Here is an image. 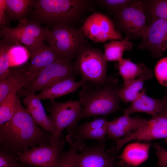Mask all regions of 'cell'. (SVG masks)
<instances>
[{
    "mask_svg": "<svg viewBox=\"0 0 167 167\" xmlns=\"http://www.w3.org/2000/svg\"><path fill=\"white\" fill-rule=\"evenodd\" d=\"M51 135L35 123L20 101L11 119L0 125V149L18 156L35 146L50 145Z\"/></svg>",
    "mask_w": 167,
    "mask_h": 167,
    "instance_id": "6da1fadb",
    "label": "cell"
},
{
    "mask_svg": "<svg viewBox=\"0 0 167 167\" xmlns=\"http://www.w3.org/2000/svg\"><path fill=\"white\" fill-rule=\"evenodd\" d=\"M118 79L112 76L103 83L93 84L85 81L79 93L82 110L81 119L90 116H106L122 109L118 94Z\"/></svg>",
    "mask_w": 167,
    "mask_h": 167,
    "instance_id": "7a4b0ae2",
    "label": "cell"
},
{
    "mask_svg": "<svg viewBox=\"0 0 167 167\" xmlns=\"http://www.w3.org/2000/svg\"><path fill=\"white\" fill-rule=\"evenodd\" d=\"M86 0H39L33 6L39 21L54 26L70 25L77 21L91 6Z\"/></svg>",
    "mask_w": 167,
    "mask_h": 167,
    "instance_id": "3957f363",
    "label": "cell"
},
{
    "mask_svg": "<svg viewBox=\"0 0 167 167\" xmlns=\"http://www.w3.org/2000/svg\"><path fill=\"white\" fill-rule=\"evenodd\" d=\"M77 74L72 59L61 58L41 70L28 85L18 92L25 96L35 94L65 79L76 77Z\"/></svg>",
    "mask_w": 167,
    "mask_h": 167,
    "instance_id": "277c9868",
    "label": "cell"
},
{
    "mask_svg": "<svg viewBox=\"0 0 167 167\" xmlns=\"http://www.w3.org/2000/svg\"><path fill=\"white\" fill-rule=\"evenodd\" d=\"M48 109L54 128L50 145L54 146L59 142L62 132L66 127L71 134L77 127V122L81 119L82 107L79 101L71 99L61 103L54 100L51 101Z\"/></svg>",
    "mask_w": 167,
    "mask_h": 167,
    "instance_id": "5b68a950",
    "label": "cell"
},
{
    "mask_svg": "<svg viewBox=\"0 0 167 167\" xmlns=\"http://www.w3.org/2000/svg\"><path fill=\"white\" fill-rule=\"evenodd\" d=\"M75 57L74 64L82 78L95 84L105 81L107 77V61L100 50L84 45Z\"/></svg>",
    "mask_w": 167,
    "mask_h": 167,
    "instance_id": "8992f818",
    "label": "cell"
},
{
    "mask_svg": "<svg viewBox=\"0 0 167 167\" xmlns=\"http://www.w3.org/2000/svg\"><path fill=\"white\" fill-rule=\"evenodd\" d=\"M49 31L37 22L23 18L15 27L0 26V34L3 41L11 45L23 44L28 49L46 41Z\"/></svg>",
    "mask_w": 167,
    "mask_h": 167,
    "instance_id": "52a82bcc",
    "label": "cell"
},
{
    "mask_svg": "<svg viewBox=\"0 0 167 167\" xmlns=\"http://www.w3.org/2000/svg\"><path fill=\"white\" fill-rule=\"evenodd\" d=\"M84 37L81 28L60 25L49 30L46 41L61 58L72 59L84 45Z\"/></svg>",
    "mask_w": 167,
    "mask_h": 167,
    "instance_id": "ba28073f",
    "label": "cell"
},
{
    "mask_svg": "<svg viewBox=\"0 0 167 167\" xmlns=\"http://www.w3.org/2000/svg\"><path fill=\"white\" fill-rule=\"evenodd\" d=\"M115 27L120 33L129 39L142 37L148 24L147 15L142 0H134L126 8L114 16Z\"/></svg>",
    "mask_w": 167,
    "mask_h": 167,
    "instance_id": "9c48e42d",
    "label": "cell"
},
{
    "mask_svg": "<svg viewBox=\"0 0 167 167\" xmlns=\"http://www.w3.org/2000/svg\"><path fill=\"white\" fill-rule=\"evenodd\" d=\"M81 28L85 37L96 43L123 39L116 30L113 21L99 12H94L87 18Z\"/></svg>",
    "mask_w": 167,
    "mask_h": 167,
    "instance_id": "30bf717a",
    "label": "cell"
},
{
    "mask_svg": "<svg viewBox=\"0 0 167 167\" xmlns=\"http://www.w3.org/2000/svg\"><path fill=\"white\" fill-rule=\"evenodd\" d=\"M65 140L61 139L56 145L35 146L18 155L20 162L37 167H60Z\"/></svg>",
    "mask_w": 167,
    "mask_h": 167,
    "instance_id": "8fae6325",
    "label": "cell"
},
{
    "mask_svg": "<svg viewBox=\"0 0 167 167\" xmlns=\"http://www.w3.org/2000/svg\"><path fill=\"white\" fill-rule=\"evenodd\" d=\"M138 48L148 51L152 58L161 57L167 50V19L158 18L149 23Z\"/></svg>",
    "mask_w": 167,
    "mask_h": 167,
    "instance_id": "7c38bea8",
    "label": "cell"
},
{
    "mask_svg": "<svg viewBox=\"0 0 167 167\" xmlns=\"http://www.w3.org/2000/svg\"><path fill=\"white\" fill-rule=\"evenodd\" d=\"M167 138V112L152 116L139 130L117 140L116 149H119L132 140L151 141Z\"/></svg>",
    "mask_w": 167,
    "mask_h": 167,
    "instance_id": "4fadbf2b",
    "label": "cell"
},
{
    "mask_svg": "<svg viewBox=\"0 0 167 167\" xmlns=\"http://www.w3.org/2000/svg\"><path fill=\"white\" fill-rule=\"evenodd\" d=\"M104 143L86 147L77 153L75 161L78 167H118L116 158L112 156L110 151L105 150Z\"/></svg>",
    "mask_w": 167,
    "mask_h": 167,
    "instance_id": "5bb4252c",
    "label": "cell"
},
{
    "mask_svg": "<svg viewBox=\"0 0 167 167\" xmlns=\"http://www.w3.org/2000/svg\"><path fill=\"white\" fill-rule=\"evenodd\" d=\"M148 120L133 118L123 114L116 118L107 124L108 137L112 139H118L124 138L139 130Z\"/></svg>",
    "mask_w": 167,
    "mask_h": 167,
    "instance_id": "9a60e30c",
    "label": "cell"
},
{
    "mask_svg": "<svg viewBox=\"0 0 167 167\" xmlns=\"http://www.w3.org/2000/svg\"><path fill=\"white\" fill-rule=\"evenodd\" d=\"M28 50L31 59L28 74L34 77L41 70L62 58L44 42Z\"/></svg>",
    "mask_w": 167,
    "mask_h": 167,
    "instance_id": "2e32d148",
    "label": "cell"
},
{
    "mask_svg": "<svg viewBox=\"0 0 167 167\" xmlns=\"http://www.w3.org/2000/svg\"><path fill=\"white\" fill-rule=\"evenodd\" d=\"M33 78L28 74V70L10 69L7 75L0 80V102L13 91L18 92L27 86Z\"/></svg>",
    "mask_w": 167,
    "mask_h": 167,
    "instance_id": "e0dca14e",
    "label": "cell"
},
{
    "mask_svg": "<svg viewBox=\"0 0 167 167\" xmlns=\"http://www.w3.org/2000/svg\"><path fill=\"white\" fill-rule=\"evenodd\" d=\"M146 90L144 89L138 97L131 102L129 107L124 111V114L129 116L137 112L147 113L152 116L166 112L164 101L161 99L152 98L145 94Z\"/></svg>",
    "mask_w": 167,
    "mask_h": 167,
    "instance_id": "ac0fdd59",
    "label": "cell"
},
{
    "mask_svg": "<svg viewBox=\"0 0 167 167\" xmlns=\"http://www.w3.org/2000/svg\"><path fill=\"white\" fill-rule=\"evenodd\" d=\"M23 103L35 123L52 135L54 132L52 123L46 114L41 100L35 94L26 96Z\"/></svg>",
    "mask_w": 167,
    "mask_h": 167,
    "instance_id": "d6986e66",
    "label": "cell"
},
{
    "mask_svg": "<svg viewBox=\"0 0 167 167\" xmlns=\"http://www.w3.org/2000/svg\"><path fill=\"white\" fill-rule=\"evenodd\" d=\"M76 77L65 79L43 90L36 96L41 100L51 101L65 95L76 92L85 82L83 78L79 81H75Z\"/></svg>",
    "mask_w": 167,
    "mask_h": 167,
    "instance_id": "ffe728a7",
    "label": "cell"
},
{
    "mask_svg": "<svg viewBox=\"0 0 167 167\" xmlns=\"http://www.w3.org/2000/svg\"><path fill=\"white\" fill-rule=\"evenodd\" d=\"M152 144L151 143L130 144L125 148L118 158L133 167H137L148 158L149 151Z\"/></svg>",
    "mask_w": 167,
    "mask_h": 167,
    "instance_id": "44dd1931",
    "label": "cell"
},
{
    "mask_svg": "<svg viewBox=\"0 0 167 167\" xmlns=\"http://www.w3.org/2000/svg\"><path fill=\"white\" fill-rule=\"evenodd\" d=\"M153 76L152 71L147 68L138 77L126 86L118 88V94L121 100L126 103L131 102L138 96L144 89V84L146 81Z\"/></svg>",
    "mask_w": 167,
    "mask_h": 167,
    "instance_id": "7402d4cb",
    "label": "cell"
},
{
    "mask_svg": "<svg viewBox=\"0 0 167 167\" xmlns=\"http://www.w3.org/2000/svg\"><path fill=\"white\" fill-rule=\"evenodd\" d=\"M133 45L126 37L121 40H113L104 45L105 58L107 61L118 62L122 58L124 51H131Z\"/></svg>",
    "mask_w": 167,
    "mask_h": 167,
    "instance_id": "603a6c76",
    "label": "cell"
},
{
    "mask_svg": "<svg viewBox=\"0 0 167 167\" xmlns=\"http://www.w3.org/2000/svg\"><path fill=\"white\" fill-rule=\"evenodd\" d=\"M123 80V87L138 77L147 68L143 63H135L128 58H122L117 66Z\"/></svg>",
    "mask_w": 167,
    "mask_h": 167,
    "instance_id": "cb8c5ba5",
    "label": "cell"
},
{
    "mask_svg": "<svg viewBox=\"0 0 167 167\" xmlns=\"http://www.w3.org/2000/svg\"><path fill=\"white\" fill-rule=\"evenodd\" d=\"M66 139L70 144V148L67 152L62 153L60 167H78L75 155L78 150H81L84 148L85 144L78 136L74 134L67 135Z\"/></svg>",
    "mask_w": 167,
    "mask_h": 167,
    "instance_id": "d4e9b609",
    "label": "cell"
},
{
    "mask_svg": "<svg viewBox=\"0 0 167 167\" xmlns=\"http://www.w3.org/2000/svg\"><path fill=\"white\" fill-rule=\"evenodd\" d=\"M149 23L158 18L167 19V0L142 1Z\"/></svg>",
    "mask_w": 167,
    "mask_h": 167,
    "instance_id": "484cf974",
    "label": "cell"
},
{
    "mask_svg": "<svg viewBox=\"0 0 167 167\" xmlns=\"http://www.w3.org/2000/svg\"><path fill=\"white\" fill-rule=\"evenodd\" d=\"M6 15L11 20L22 19L35 1L32 0H6Z\"/></svg>",
    "mask_w": 167,
    "mask_h": 167,
    "instance_id": "4316f807",
    "label": "cell"
},
{
    "mask_svg": "<svg viewBox=\"0 0 167 167\" xmlns=\"http://www.w3.org/2000/svg\"><path fill=\"white\" fill-rule=\"evenodd\" d=\"M17 92L13 91L0 102V125L9 121L14 114L20 101Z\"/></svg>",
    "mask_w": 167,
    "mask_h": 167,
    "instance_id": "83f0119b",
    "label": "cell"
},
{
    "mask_svg": "<svg viewBox=\"0 0 167 167\" xmlns=\"http://www.w3.org/2000/svg\"><path fill=\"white\" fill-rule=\"evenodd\" d=\"M9 55L10 66L24 64L30 56L28 49L21 45H11L9 50Z\"/></svg>",
    "mask_w": 167,
    "mask_h": 167,
    "instance_id": "f1b7e54d",
    "label": "cell"
},
{
    "mask_svg": "<svg viewBox=\"0 0 167 167\" xmlns=\"http://www.w3.org/2000/svg\"><path fill=\"white\" fill-rule=\"evenodd\" d=\"M134 0H99L95 1L100 6L114 16L125 9Z\"/></svg>",
    "mask_w": 167,
    "mask_h": 167,
    "instance_id": "f546056e",
    "label": "cell"
},
{
    "mask_svg": "<svg viewBox=\"0 0 167 167\" xmlns=\"http://www.w3.org/2000/svg\"><path fill=\"white\" fill-rule=\"evenodd\" d=\"M11 45L2 40L0 45V80L5 78L10 71L9 50Z\"/></svg>",
    "mask_w": 167,
    "mask_h": 167,
    "instance_id": "4dcf8cb0",
    "label": "cell"
},
{
    "mask_svg": "<svg viewBox=\"0 0 167 167\" xmlns=\"http://www.w3.org/2000/svg\"><path fill=\"white\" fill-rule=\"evenodd\" d=\"M107 124L102 127L84 132L76 135L82 141L90 139L97 140L100 143H104L105 141V136L107 135Z\"/></svg>",
    "mask_w": 167,
    "mask_h": 167,
    "instance_id": "1f68e13d",
    "label": "cell"
},
{
    "mask_svg": "<svg viewBox=\"0 0 167 167\" xmlns=\"http://www.w3.org/2000/svg\"><path fill=\"white\" fill-rule=\"evenodd\" d=\"M108 122L105 116L95 119L91 122L84 123L78 127L77 126L71 134L77 135L84 132L102 127L107 125Z\"/></svg>",
    "mask_w": 167,
    "mask_h": 167,
    "instance_id": "d6a6232c",
    "label": "cell"
},
{
    "mask_svg": "<svg viewBox=\"0 0 167 167\" xmlns=\"http://www.w3.org/2000/svg\"><path fill=\"white\" fill-rule=\"evenodd\" d=\"M154 72L158 82L162 85L167 86V57L161 59L157 62Z\"/></svg>",
    "mask_w": 167,
    "mask_h": 167,
    "instance_id": "836d02e7",
    "label": "cell"
},
{
    "mask_svg": "<svg viewBox=\"0 0 167 167\" xmlns=\"http://www.w3.org/2000/svg\"><path fill=\"white\" fill-rule=\"evenodd\" d=\"M20 163L18 156L0 149V167H17Z\"/></svg>",
    "mask_w": 167,
    "mask_h": 167,
    "instance_id": "e575fe53",
    "label": "cell"
},
{
    "mask_svg": "<svg viewBox=\"0 0 167 167\" xmlns=\"http://www.w3.org/2000/svg\"><path fill=\"white\" fill-rule=\"evenodd\" d=\"M165 141L167 143V138ZM154 148L158 158V167H167V150H165L158 143H155Z\"/></svg>",
    "mask_w": 167,
    "mask_h": 167,
    "instance_id": "d590c367",
    "label": "cell"
},
{
    "mask_svg": "<svg viewBox=\"0 0 167 167\" xmlns=\"http://www.w3.org/2000/svg\"><path fill=\"white\" fill-rule=\"evenodd\" d=\"M6 0H0V24L1 26H5L6 24Z\"/></svg>",
    "mask_w": 167,
    "mask_h": 167,
    "instance_id": "8d00e7d4",
    "label": "cell"
},
{
    "mask_svg": "<svg viewBox=\"0 0 167 167\" xmlns=\"http://www.w3.org/2000/svg\"><path fill=\"white\" fill-rule=\"evenodd\" d=\"M118 167H133L131 165H130L126 162H124V161H120L118 163ZM142 167H144L143 166Z\"/></svg>",
    "mask_w": 167,
    "mask_h": 167,
    "instance_id": "74e56055",
    "label": "cell"
},
{
    "mask_svg": "<svg viewBox=\"0 0 167 167\" xmlns=\"http://www.w3.org/2000/svg\"><path fill=\"white\" fill-rule=\"evenodd\" d=\"M165 92V95L162 99L165 103L166 109V112H167V89H166Z\"/></svg>",
    "mask_w": 167,
    "mask_h": 167,
    "instance_id": "f35d334b",
    "label": "cell"
},
{
    "mask_svg": "<svg viewBox=\"0 0 167 167\" xmlns=\"http://www.w3.org/2000/svg\"><path fill=\"white\" fill-rule=\"evenodd\" d=\"M17 167H37L32 165L26 164L21 163V162L17 166Z\"/></svg>",
    "mask_w": 167,
    "mask_h": 167,
    "instance_id": "ab89813d",
    "label": "cell"
}]
</instances>
